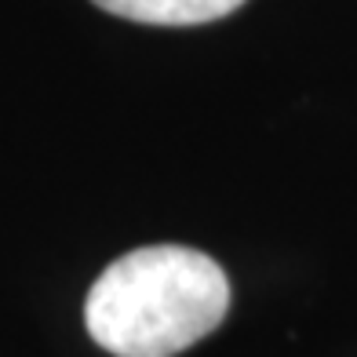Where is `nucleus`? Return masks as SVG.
<instances>
[{
    "instance_id": "f03ea898",
    "label": "nucleus",
    "mask_w": 357,
    "mask_h": 357,
    "mask_svg": "<svg viewBox=\"0 0 357 357\" xmlns=\"http://www.w3.org/2000/svg\"><path fill=\"white\" fill-rule=\"evenodd\" d=\"M95 4L146 26H201L237 11L245 0H95Z\"/></svg>"
},
{
    "instance_id": "f257e3e1",
    "label": "nucleus",
    "mask_w": 357,
    "mask_h": 357,
    "mask_svg": "<svg viewBox=\"0 0 357 357\" xmlns=\"http://www.w3.org/2000/svg\"><path fill=\"white\" fill-rule=\"evenodd\" d=\"M230 310V281L212 255L183 245H150L121 255L91 284L84 324L117 357H175Z\"/></svg>"
}]
</instances>
